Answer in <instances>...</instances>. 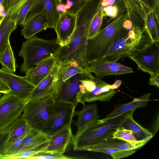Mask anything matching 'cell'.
Returning <instances> with one entry per match:
<instances>
[{"label":"cell","mask_w":159,"mask_h":159,"mask_svg":"<svg viewBox=\"0 0 159 159\" xmlns=\"http://www.w3.org/2000/svg\"><path fill=\"white\" fill-rule=\"evenodd\" d=\"M57 11L59 12L65 13L67 11L66 5L62 3L58 4L56 7Z\"/></svg>","instance_id":"cell-43"},{"label":"cell","mask_w":159,"mask_h":159,"mask_svg":"<svg viewBox=\"0 0 159 159\" xmlns=\"http://www.w3.org/2000/svg\"><path fill=\"white\" fill-rule=\"evenodd\" d=\"M61 46L57 39L45 40L34 35L23 42L18 54L23 58L20 72L26 73L34 66L54 57Z\"/></svg>","instance_id":"cell-3"},{"label":"cell","mask_w":159,"mask_h":159,"mask_svg":"<svg viewBox=\"0 0 159 159\" xmlns=\"http://www.w3.org/2000/svg\"><path fill=\"white\" fill-rule=\"evenodd\" d=\"M144 22V29L152 42H159V22L152 10L148 12Z\"/></svg>","instance_id":"cell-26"},{"label":"cell","mask_w":159,"mask_h":159,"mask_svg":"<svg viewBox=\"0 0 159 159\" xmlns=\"http://www.w3.org/2000/svg\"><path fill=\"white\" fill-rule=\"evenodd\" d=\"M27 133L17 138L7 140L5 154L7 156V159L9 156L14 155L19 152L22 141Z\"/></svg>","instance_id":"cell-34"},{"label":"cell","mask_w":159,"mask_h":159,"mask_svg":"<svg viewBox=\"0 0 159 159\" xmlns=\"http://www.w3.org/2000/svg\"><path fill=\"white\" fill-rule=\"evenodd\" d=\"M61 3H62V0H35L27 15L24 24L37 15L44 13L49 28L54 29L60 13L57 11L56 7Z\"/></svg>","instance_id":"cell-14"},{"label":"cell","mask_w":159,"mask_h":159,"mask_svg":"<svg viewBox=\"0 0 159 159\" xmlns=\"http://www.w3.org/2000/svg\"><path fill=\"white\" fill-rule=\"evenodd\" d=\"M21 33L26 39L31 38L38 33L49 28L46 14L42 13L26 22L23 26Z\"/></svg>","instance_id":"cell-20"},{"label":"cell","mask_w":159,"mask_h":159,"mask_svg":"<svg viewBox=\"0 0 159 159\" xmlns=\"http://www.w3.org/2000/svg\"><path fill=\"white\" fill-rule=\"evenodd\" d=\"M35 0H6L4 7L6 15L23 26L27 15Z\"/></svg>","instance_id":"cell-16"},{"label":"cell","mask_w":159,"mask_h":159,"mask_svg":"<svg viewBox=\"0 0 159 159\" xmlns=\"http://www.w3.org/2000/svg\"><path fill=\"white\" fill-rule=\"evenodd\" d=\"M112 137V135L110 136L102 142L105 143L111 148L120 150H136L132 144L128 142L117 138H113Z\"/></svg>","instance_id":"cell-33"},{"label":"cell","mask_w":159,"mask_h":159,"mask_svg":"<svg viewBox=\"0 0 159 159\" xmlns=\"http://www.w3.org/2000/svg\"><path fill=\"white\" fill-rule=\"evenodd\" d=\"M152 10L158 22H159V0H154Z\"/></svg>","instance_id":"cell-42"},{"label":"cell","mask_w":159,"mask_h":159,"mask_svg":"<svg viewBox=\"0 0 159 159\" xmlns=\"http://www.w3.org/2000/svg\"><path fill=\"white\" fill-rule=\"evenodd\" d=\"M80 0V1H82V2H83V1H84L85 0Z\"/></svg>","instance_id":"cell-47"},{"label":"cell","mask_w":159,"mask_h":159,"mask_svg":"<svg viewBox=\"0 0 159 159\" xmlns=\"http://www.w3.org/2000/svg\"><path fill=\"white\" fill-rule=\"evenodd\" d=\"M132 111H129L103 122H100L99 119L77 131L73 137V150L83 151L86 147L100 143L112 136Z\"/></svg>","instance_id":"cell-2"},{"label":"cell","mask_w":159,"mask_h":159,"mask_svg":"<svg viewBox=\"0 0 159 159\" xmlns=\"http://www.w3.org/2000/svg\"><path fill=\"white\" fill-rule=\"evenodd\" d=\"M75 107L70 103L55 100L52 114L41 131L51 136L71 126Z\"/></svg>","instance_id":"cell-6"},{"label":"cell","mask_w":159,"mask_h":159,"mask_svg":"<svg viewBox=\"0 0 159 159\" xmlns=\"http://www.w3.org/2000/svg\"><path fill=\"white\" fill-rule=\"evenodd\" d=\"M66 0V9L69 10L71 7L74 4V2L71 1L70 0Z\"/></svg>","instance_id":"cell-44"},{"label":"cell","mask_w":159,"mask_h":159,"mask_svg":"<svg viewBox=\"0 0 159 159\" xmlns=\"http://www.w3.org/2000/svg\"><path fill=\"white\" fill-rule=\"evenodd\" d=\"M73 135L71 126L51 135L44 151L63 154L73 146Z\"/></svg>","instance_id":"cell-17"},{"label":"cell","mask_w":159,"mask_h":159,"mask_svg":"<svg viewBox=\"0 0 159 159\" xmlns=\"http://www.w3.org/2000/svg\"><path fill=\"white\" fill-rule=\"evenodd\" d=\"M148 83L151 86L159 89V74H150Z\"/></svg>","instance_id":"cell-39"},{"label":"cell","mask_w":159,"mask_h":159,"mask_svg":"<svg viewBox=\"0 0 159 159\" xmlns=\"http://www.w3.org/2000/svg\"><path fill=\"white\" fill-rule=\"evenodd\" d=\"M104 17L102 9L100 8L92 21L89 31L88 40L95 36L101 31Z\"/></svg>","instance_id":"cell-32"},{"label":"cell","mask_w":159,"mask_h":159,"mask_svg":"<svg viewBox=\"0 0 159 159\" xmlns=\"http://www.w3.org/2000/svg\"><path fill=\"white\" fill-rule=\"evenodd\" d=\"M152 42L145 30L144 23L134 22L131 29L117 40L100 59L118 61L121 58L129 56L134 52L143 48Z\"/></svg>","instance_id":"cell-4"},{"label":"cell","mask_w":159,"mask_h":159,"mask_svg":"<svg viewBox=\"0 0 159 159\" xmlns=\"http://www.w3.org/2000/svg\"><path fill=\"white\" fill-rule=\"evenodd\" d=\"M27 102L9 93L0 97V132L6 133L14 121L20 117Z\"/></svg>","instance_id":"cell-7"},{"label":"cell","mask_w":159,"mask_h":159,"mask_svg":"<svg viewBox=\"0 0 159 159\" xmlns=\"http://www.w3.org/2000/svg\"><path fill=\"white\" fill-rule=\"evenodd\" d=\"M1 96V93H0V97Z\"/></svg>","instance_id":"cell-48"},{"label":"cell","mask_w":159,"mask_h":159,"mask_svg":"<svg viewBox=\"0 0 159 159\" xmlns=\"http://www.w3.org/2000/svg\"><path fill=\"white\" fill-rule=\"evenodd\" d=\"M60 73L63 81L77 74L83 73L88 76L91 72L88 70L70 65L60 66Z\"/></svg>","instance_id":"cell-30"},{"label":"cell","mask_w":159,"mask_h":159,"mask_svg":"<svg viewBox=\"0 0 159 159\" xmlns=\"http://www.w3.org/2000/svg\"><path fill=\"white\" fill-rule=\"evenodd\" d=\"M55 100L50 94L28 101L20 117L31 129L41 131L52 114Z\"/></svg>","instance_id":"cell-5"},{"label":"cell","mask_w":159,"mask_h":159,"mask_svg":"<svg viewBox=\"0 0 159 159\" xmlns=\"http://www.w3.org/2000/svg\"><path fill=\"white\" fill-rule=\"evenodd\" d=\"M50 138V136L42 131L31 129L23 139L19 152L33 148L48 143Z\"/></svg>","instance_id":"cell-23"},{"label":"cell","mask_w":159,"mask_h":159,"mask_svg":"<svg viewBox=\"0 0 159 159\" xmlns=\"http://www.w3.org/2000/svg\"><path fill=\"white\" fill-rule=\"evenodd\" d=\"M96 84L95 88L90 92H78L77 99L78 102L83 105L86 102H91L97 101L108 102L116 94L115 89L121 84L122 81L117 80L112 84H109L96 76H92Z\"/></svg>","instance_id":"cell-9"},{"label":"cell","mask_w":159,"mask_h":159,"mask_svg":"<svg viewBox=\"0 0 159 159\" xmlns=\"http://www.w3.org/2000/svg\"><path fill=\"white\" fill-rule=\"evenodd\" d=\"M0 63L2 70L11 73L15 72L16 67V60L10 42L0 57Z\"/></svg>","instance_id":"cell-28"},{"label":"cell","mask_w":159,"mask_h":159,"mask_svg":"<svg viewBox=\"0 0 159 159\" xmlns=\"http://www.w3.org/2000/svg\"><path fill=\"white\" fill-rule=\"evenodd\" d=\"M88 70L100 78L109 75L134 72L131 67L122 64L116 60L109 61L102 59L89 62Z\"/></svg>","instance_id":"cell-11"},{"label":"cell","mask_w":159,"mask_h":159,"mask_svg":"<svg viewBox=\"0 0 159 159\" xmlns=\"http://www.w3.org/2000/svg\"><path fill=\"white\" fill-rule=\"evenodd\" d=\"M11 89L7 84L0 78V93H8Z\"/></svg>","instance_id":"cell-40"},{"label":"cell","mask_w":159,"mask_h":159,"mask_svg":"<svg viewBox=\"0 0 159 159\" xmlns=\"http://www.w3.org/2000/svg\"><path fill=\"white\" fill-rule=\"evenodd\" d=\"M159 42H152L128 57L141 71L149 74H159Z\"/></svg>","instance_id":"cell-8"},{"label":"cell","mask_w":159,"mask_h":159,"mask_svg":"<svg viewBox=\"0 0 159 159\" xmlns=\"http://www.w3.org/2000/svg\"><path fill=\"white\" fill-rule=\"evenodd\" d=\"M87 76L83 73L77 74L64 81L61 78L57 91L54 95L55 100L70 103L76 107L78 103L77 97L80 80Z\"/></svg>","instance_id":"cell-12"},{"label":"cell","mask_w":159,"mask_h":159,"mask_svg":"<svg viewBox=\"0 0 159 159\" xmlns=\"http://www.w3.org/2000/svg\"><path fill=\"white\" fill-rule=\"evenodd\" d=\"M56 60L52 57L37 65L26 73L25 78L35 86L44 79L53 69Z\"/></svg>","instance_id":"cell-18"},{"label":"cell","mask_w":159,"mask_h":159,"mask_svg":"<svg viewBox=\"0 0 159 159\" xmlns=\"http://www.w3.org/2000/svg\"><path fill=\"white\" fill-rule=\"evenodd\" d=\"M17 22L7 16L4 17L0 23V57L5 50L10 42V35L17 27Z\"/></svg>","instance_id":"cell-24"},{"label":"cell","mask_w":159,"mask_h":159,"mask_svg":"<svg viewBox=\"0 0 159 159\" xmlns=\"http://www.w3.org/2000/svg\"><path fill=\"white\" fill-rule=\"evenodd\" d=\"M8 134V132H0V154H5Z\"/></svg>","instance_id":"cell-38"},{"label":"cell","mask_w":159,"mask_h":159,"mask_svg":"<svg viewBox=\"0 0 159 159\" xmlns=\"http://www.w3.org/2000/svg\"><path fill=\"white\" fill-rule=\"evenodd\" d=\"M126 7L130 8L142 19L146 20L148 12L140 0H122Z\"/></svg>","instance_id":"cell-31"},{"label":"cell","mask_w":159,"mask_h":159,"mask_svg":"<svg viewBox=\"0 0 159 159\" xmlns=\"http://www.w3.org/2000/svg\"><path fill=\"white\" fill-rule=\"evenodd\" d=\"M60 66L56 61L49 74L35 86L26 99L27 102L57 93L61 77Z\"/></svg>","instance_id":"cell-10"},{"label":"cell","mask_w":159,"mask_h":159,"mask_svg":"<svg viewBox=\"0 0 159 159\" xmlns=\"http://www.w3.org/2000/svg\"><path fill=\"white\" fill-rule=\"evenodd\" d=\"M80 158L71 157L63 154L54 152L43 151L35 154L31 157L30 159H72Z\"/></svg>","instance_id":"cell-36"},{"label":"cell","mask_w":159,"mask_h":159,"mask_svg":"<svg viewBox=\"0 0 159 159\" xmlns=\"http://www.w3.org/2000/svg\"><path fill=\"white\" fill-rule=\"evenodd\" d=\"M131 9L125 7L120 8L116 16L111 18L95 36L88 40L87 57L89 62L99 60L107 53L114 43L129 30L123 23L129 19Z\"/></svg>","instance_id":"cell-1"},{"label":"cell","mask_w":159,"mask_h":159,"mask_svg":"<svg viewBox=\"0 0 159 159\" xmlns=\"http://www.w3.org/2000/svg\"><path fill=\"white\" fill-rule=\"evenodd\" d=\"M76 16L75 13L67 10L64 13L60 12L54 28L57 39L61 46L66 45L70 41L74 31Z\"/></svg>","instance_id":"cell-15"},{"label":"cell","mask_w":159,"mask_h":159,"mask_svg":"<svg viewBox=\"0 0 159 159\" xmlns=\"http://www.w3.org/2000/svg\"><path fill=\"white\" fill-rule=\"evenodd\" d=\"M123 7H120L117 5H115L105 7L102 9L104 16H108L111 18L116 16L120 9Z\"/></svg>","instance_id":"cell-37"},{"label":"cell","mask_w":159,"mask_h":159,"mask_svg":"<svg viewBox=\"0 0 159 159\" xmlns=\"http://www.w3.org/2000/svg\"><path fill=\"white\" fill-rule=\"evenodd\" d=\"M151 96V93H147L138 98H134L132 101L129 103L115 105V108L113 111L105 118L100 119V120L101 122H103L129 111H134L137 108L146 107Z\"/></svg>","instance_id":"cell-21"},{"label":"cell","mask_w":159,"mask_h":159,"mask_svg":"<svg viewBox=\"0 0 159 159\" xmlns=\"http://www.w3.org/2000/svg\"><path fill=\"white\" fill-rule=\"evenodd\" d=\"M0 159H7V156L5 154H0Z\"/></svg>","instance_id":"cell-45"},{"label":"cell","mask_w":159,"mask_h":159,"mask_svg":"<svg viewBox=\"0 0 159 159\" xmlns=\"http://www.w3.org/2000/svg\"><path fill=\"white\" fill-rule=\"evenodd\" d=\"M113 138H117L125 140L132 144L136 149H139L147 143L143 141H138L130 130L122 127H119L113 134Z\"/></svg>","instance_id":"cell-29"},{"label":"cell","mask_w":159,"mask_h":159,"mask_svg":"<svg viewBox=\"0 0 159 159\" xmlns=\"http://www.w3.org/2000/svg\"><path fill=\"white\" fill-rule=\"evenodd\" d=\"M3 17H2L0 16V23L1 22V21Z\"/></svg>","instance_id":"cell-46"},{"label":"cell","mask_w":159,"mask_h":159,"mask_svg":"<svg viewBox=\"0 0 159 159\" xmlns=\"http://www.w3.org/2000/svg\"><path fill=\"white\" fill-rule=\"evenodd\" d=\"M0 78L11 89L9 93L20 98L27 99L35 87L25 78L15 75L13 73L0 69Z\"/></svg>","instance_id":"cell-13"},{"label":"cell","mask_w":159,"mask_h":159,"mask_svg":"<svg viewBox=\"0 0 159 159\" xmlns=\"http://www.w3.org/2000/svg\"><path fill=\"white\" fill-rule=\"evenodd\" d=\"M48 143L41 144L37 147L26 150L20 152L10 156L8 159H29L32 155L38 152L44 151Z\"/></svg>","instance_id":"cell-35"},{"label":"cell","mask_w":159,"mask_h":159,"mask_svg":"<svg viewBox=\"0 0 159 159\" xmlns=\"http://www.w3.org/2000/svg\"><path fill=\"white\" fill-rule=\"evenodd\" d=\"M83 151L105 153L110 155L114 159H118L129 156L136 152L135 149L123 151L111 148L104 142L87 147Z\"/></svg>","instance_id":"cell-25"},{"label":"cell","mask_w":159,"mask_h":159,"mask_svg":"<svg viewBox=\"0 0 159 159\" xmlns=\"http://www.w3.org/2000/svg\"><path fill=\"white\" fill-rule=\"evenodd\" d=\"M147 10L148 11L153 10L154 0H140Z\"/></svg>","instance_id":"cell-41"},{"label":"cell","mask_w":159,"mask_h":159,"mask_svg":"<svg viewBox=\"0 0 159 159\" xmlns=\"http://www.w3.org/2000/svg\"><path fill=\"white\" fill-rule=\"evenodd\" d=\"M30 129L26 121L20 116L14 121L10 127L7 140L20 137L27 133Z\"/></svg>","instance_id":"cell-27"},{"label":"cell","mask_w":159,"mask_h":159,"mask_svg":"<svg viewBox=\"0 0 159 159\" xmlns=\"http://www.w3.org/2000/svg\"><path fill=\"white\" fill-rule=\"evenodd\" d=\"M134 111H131L126 116L120 126L131 130L136 139L148 143L153 137L152 134L136 122L133 117Z\"/></svg>","instance_id":"cell-22"},{"label":"cell","mask_w":159,"mask_h":159,"mask_svg":"<svg viewBox=\"0 0 159 159\" xmlns=\"http://www.w3.org/2000/svg\"><path fill=\"white\" fill-rule=\"evenodd\" d=\"M83 105L81 110L75 111L74 112V116H77L78 118L76 121L72 122L76 126L77 131L83 129L100 119L98 113V107L96 104Z\"/></svg>","instance_id":"cell-19"}]
</instances>
